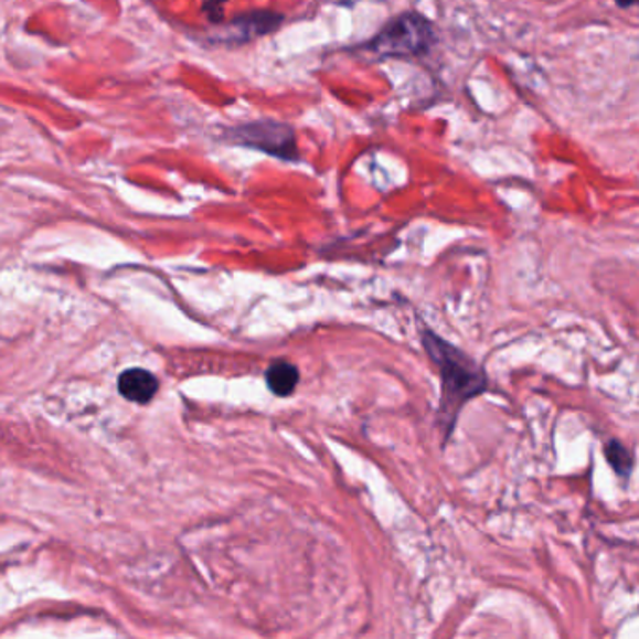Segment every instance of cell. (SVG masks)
<instances>
[{"instance_id": "obj_1", "label": "cell", "mask_w": 639, "mask_h": 639, "mask_svg": "<svg viewBox=\"0 0 639 639\" xmlns=\"http://www.w3.org/2000/svg\"><path fill=\"white\" fill-rule=\"evenodd\" d=\"M423 344L441 376L438 426L447 439L457 425L458 414L462 412L464 404L481 395L482 391H487V374L462 350L434 336L428 329L423 331Z\"/></svg>"}, {"instance_id": "obj_2", "label": "cell", "mask_w": 639, "mask_h": 639, "mask_svg": "<svg viewBox=\"0 0 639 639\" xmlns=\"http://www.w3.org/2000/svg\"><path fill=\"white\" fill-rule=\"evenodd\" d=\"M436 42L434 26L417 12L402 13L384 31L366 43V51L377 58H414L425 55Z\"/></svg>"}, {"instance_id": "obj_3", "label": "cell", "mask_w": 639, "mask_h": 639, "mask_svg": "<svg viewBox=\"0 0 639 639\" xmlns=\"http://www.w3.org/2000/svg\"><path fill=\"white\" fill-rule=\"evenodd\" d=\"M228 139L242 147L255 148L285 161L298 159L296 134L288 124L275 123V120L242 124L238 128L228 131Z\"/></svg>"}, {"instance_id": "obj_4", "label": "cell", "mask_w": 639, "mask_h": 639, "mask_svg": "<svg viewBox=\"0 0 639 639\" xmlns=\"http://www.w3.org/2000/svg\"><path fill=\"white\" fill-rule=\"evenodd\" d=\"M283 15L275 12H251L232 19L231 25L223 36L217 38L225 43H247L256 38L266 36L269 32L277 31L283 23Z\"/></svg>"}, {"instance_id": "obj_5", "label": "cell", "mask_w": 639, "mask_h": 639, "mask_svg": "<svg viewBox=\"0 0 639 639\" xmlns=\"http://www.w3.org/2000/svg\"><path fill=\"white\" fill-rule=\"evenodd\" d=\"M159 390L158 377L145 369H128L118 377V391L126 401L148 404Z\"/></svg>"}, {"instance_id": "obj_6", "label": "cell", "mask_w": 639, "mask_h": 639, "mask_svg": "<svg viewBox=\"0 0 639 639\" xmlns=\"http://www.w3.org/2000/svg\"><path fill=\"white\" fill-rule=\"evenodd\" d=\"M299 384L298 366L290 361H274L266 371V385L275 396L287 398L292 395Z\"/></svg>"}, {"instance_id": "obj_7", "label": "cell", "mask_w": 639, "mask_h": 639, "mask_svg": "<svg viewBox=\"0 0 639 639\" xmlns=\"http://www.w3.org/2000/svg\"><path fill=\"white\" fill-rule=\"evenodd\" d=\"M606 458H608L611 468H614L619 476H628V473L632 471V455L628 452L625 445L615 441V439H611V441H608V445H606Z\"/></svg>"}, {"instance_id": "obj_8", "label": "cell", "mask_w": 639, "mask_h": 639, "mask_svg": "<svg viewBox=\"0 0 639 639\" xmlns=\"http://www.w3.org/2000/svg\"><path fill=\"white\" fill-rule=\"evenodd\" d=\"M226 2L228 0H202V12L206 13L212 23H221Z\"/></svg>"}, {"instance_id": "obj_9", "label": "cell", "mask_w": 639, "mask_h": 639, "mask_svg": "<svg viewBox=\"0 0 639 639\" xmlns=\"http://www.w3.org/2000/svg\"><path fill=\"white\" fill-rule=\"evenodd\" d=\"M615 4L619 8L639 7V0H615Z\"/></svg>"}]
</instances>
